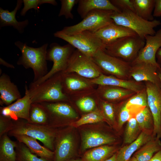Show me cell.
<instances>
[{"instance_id":"30","label":"cell","mask_w":161,"mask_h":161,"mask_svg":"<svg viewBox=\"0 0 161 161\" xmlns=\"http://www.w3.org/2000/svg\"><path fill=\"white\" fill-rule=\"evenodd\" d=\"M0 161H17V154L14 148L17 144L12 141L6 134L1 137Z\"/></svg>"},{"instance_id":"31","label":"cell","mask_w":161,"mask_h":161,"mask_svg":"<svg viewBox=\"0 0 161 161\" xmlns=\"http://www.w3.org/2000/svg\"><path fill=\"white\" fill-rule=\"evenodd\" d=\"M135 13L143 19L154 20L153 12L155 0H132Z\"/></svg>"},{"instance_id":"29","label":"cell","mask_w":161,"mask_h":161,"mask_svg":"<svg viewBox=\"0 0 161 161\" xmlns=\"http://www.w3.org/2000/svg\"><path fill=\"white\" fill-rule=\"evenodd\" d=\"M126 106L132 117L147 106V94L146 88L136 93L126 100Z\"/></svg>"},{"instance_id":"16","label":"cell","mask_w":161,"mask_h":161,"mask_svg":"<svg viewBox=\"0 0 161 161\" xmlns=\"http://www.w3.org/2000/svg\"><path fill=\"white\" fill-rule=\"evenodd\" d=\"M92 84L108 85L117 86L128 89L136 93L139 92L145 88V84L133 80H124L112 75L101 74L98 77L90 79Z\"/></svg>"},{"instance_id":"5","label":"cell","mask_w":161,"mask_h":161,"mask_svg":"<svg viewBox=\"0 0 161 161\" xmlns=\"http://www.w3.org/2000/svg\"><path fill=\"white\" fill-rule=\"evenodd\" d=\"M114 12L109 10H92L80 22L75 25L65 27L60 31L67 35L76 34L85 31L95 32L113 22L111 16Z\"/></svg>"},{"instance_id":"1","label":"cell","mask_w":161,"mask_h":161,"mask_svg":"<svg viewBox=\"0 0 161 161\" xmlns=\"http://www.w3.org/2000/svg\"><path fill=\"white\" fill-rule=\"evenodd\" d=\"M28 90L32 103L65 102L69 100L63 90L62 72L54 75L38 85L30 84Z\"/></svg>"},{"instance_id":"22","label":"cell","mask_w":161,"mask_h":161,"mask_svg":"<svg viewBox=\"0 0 161 161\" xmlns=\"http://www.w3.org/2000/svg\"><path fill=\"white\" fill-rule=\"evenodd\" d=\"M23 1L18 0L14 9L10 12L7 10L0 8V27L11 26L18 30L20 33H23L24 29L29 24V21L26 19L23 21H18L16 18V14L21 7Z\"/></svg>"},{"instance_id":"14","label":"cell","mask_w":161,"mask_h":161,"mask_svg":"<svg viewBox=\"0 0 161 161\" xmlns=\"http://www.w3.org/2000/svg\"><path fill=\"white\" fill-rule=\"evenodd\" d=\"M159 68L144 62L131 64L129 71L130 78L139 82H149L161 88L157 70Z\"/></svg>"},{"instance_id":"11","label":"cell","mask_w":161,"mask_h":161,"mask_svg":"<svg viewBox=\"0 0 161 161\" xmlns=\"http://www.w3.org/2000/svg\"><path fill=\"white\" fill-rule=\"evenodd\" d=\"M148 106L153 116L154 137L161 138V88L149 82H145Z\"/></svg>"},{"instance_id":"36","label":"cell","mask_w":161,"mask_h":161,"mask_svg":"<svg viewBox=\"0 0 161 161\" xmlns=\"http://www.w3.org/2000/svg\"><path fill=\"white\" fill-rule=\"evenodd\" d=\"M24 6L20 12L22 16H24L30 9H34L39 12V6L48 3L56 6L57 3L55 0H23Z\"/></svg>"},{"instance_id":"37","label":"cell","mask_w":161,"mask_h":161,"mask_svg":"<svg viewBox=\"0 0 161 161\" xmlns=\"http://www.w3.org/2000/svg\"><path fill=\"white\" fill-rule=\"evenodd\" d=\"M101 106L105 120L110 123H114L116 120V109L114 104L101 100Z\"/></svg>"},{"instance_id":"2","label":"cell","mask_w":161,"mask_h":161,"mask_svg":"<svg viewBox=\"0 0 161 161\" xmlns=\"http://www.w3.org/2000/svg\"><path fill=\"white\" fill-rule=\"evenodd\" d=\"M15 45L20 50L21 56L17 64L23 66L25 69H32L34 77L33 82L44 76L48 72L46 59L47 43L38 48L28 46L20 41L15 43Z\"/></svg>"},{"instance_id":"50","label":"cell","mask_w":161,"mask_h":161,"mask_svg":"<svg viewBox=\"0 0 161 161\" xmlns=\"http://www.w3.org/2000/svg\"><path fill=\"white\" fill-rule=\"evenodd\" d=\"M128 161H138V160L134 156H133L130 158Z\"/></svg>"},{"instance_id":"40","label":"cell","mask_w":161,"mask_h":161,"mask_svg":"<svg viewBox=\"0 0 161 161\" xmlns=\"http://www.w3.org/2000/svg\"><path fill=\"white\" fill-rule=\"evenodd\" d=\"M76 103L80 110L89 113L94 110L96 106L95 100L89 96L81 97L77 100Z\"/></svg>"},{"instance_id":"46","label":"cell","mask_w":161,"mask_h":161,"mask_svg":"<svg viewBox=\"0 0 161 161\" xmlns=\"http://www.w3.org/2000/svg\"><path fill=\"white\" fill-rule=\"evenodd\" d=\"M0 64L8 68H15V67L13 65L7 63L1 58H0Z\"/></svg>"},{"instance_id":"42","label":"cell","mask_w":161,"mask_h":161,"mask_svg":"<svg viewBox=\"0 0 161 161\" xmlns=\"http://www.w3.org/2000/svg\"><path fill=\"white\" fill-rule=\"evenodd\" d=\"M10 119L0 116V137L4 134L9 131L13 126Z\"/></svg>"},{"instance_id":"10","label":"cell","mask_w":161,"mask_h":161,"mask_svg":"<svg viewBox=\"0 0 161 161\" xmlns=\"http://www.w3.org/2000/svg\"><path fill=\"white\" fill-rule=\"evenodd\" d=\"M64 73H75L82 77L92 79L103 72L95 62L77 49L74 50L69 59Z\"/></svg>"},{"instance_id":"44","label":"cell","mask_w":161,"mask_h":161,"mask_svg":"<svg viewBox=\"0 0 161 161\" xmlns=\"http://www.w3.org/2000/svg\"><path fill=\"white\" fill-rule=\"evenodd\" d=\"M148 161H161V150L156 153Z\"/></svg>"},{"instance_id":"23","label":"cell","mask_w":161,"mask_h":161,"mask_svg":"<svg viewBox=\"0 0 161 161\" xmlns=\"http://www.w3.org/2000/svg\"><path fill=\"white\" fill-rule=\"evenodd\" d=\"M77 11L82 18L90 11L96 10L121 11L109 0H79Z\"/></svg>"},{"instance_id":"47","label":"cell","mask_w":161,"mask_h":161,"mask_svg":"<svg viewBox=\"0 0 161 161\" xmlns=\"http://www.w3.org/2000/svg\"><path fill=\"white\" fill-rule=\"evenodd\" d=\"M105 161H117V160L116 153H115L111 157Z\"/></svg>"},{"instance_id":"33","label":"cell","mask_w":161,"mask_h":161,"mask_svg":"<svg viewBox=\"0 0 161 161\" xmlns=\"http://www.w3.org/2000/svg\"><path fill=\"white\" fill-rule=\"evenodd\" d=\"M142 131L135 117L127 121L125 131L123 143L128 145L134 141L139 137Z\"/></svg>"},{"instance_id":"4","label":"cell","mask_w":161,"mask_h":161,"mask_svg":"<svg viewBox=\"0 0 161 161\" xmlns=\"http://www.w3.org/2000/svg\"><path fill=\"white\" fill-rule=\"evenodd\" d=\"M145 43V40L138 35L126 36L106 45L103 51L110 55L131 63Z\"/></svg>"},{"instance_id":"21","label":"cell","mask_w":161,"mask_h":161,"mask_svg":"<svg viewBox=\"0 0 161 161\" xmlns=\"http://www.w3.org/2000/svg\"><path fill=\"white\" fill-rule=\"evenodd\" d=\"M40 103L46 111L48 120L52 117L75 119L78 115L72 108L65 102H43Z\"/></svg>"},{"instance_id":"24","label":"cell","mask_w":161,"mask_h":161,"mask_svg":"<svg viewBox=\"0 0 161 161\" xmlns=\"http://www.w3.org/2000/svg\"><path fill=\"white\" fill-rule=\"evenodd\" d=\"M153 137L152 134L142 131L134 141L124 146L116 153L117 161H128L134 153Z\"/></svg>"},{"instance_id":"27","label":"cell","mask_w":161,"mask_h":161,"mask_svg":"<svg viewBox=\"0 0 161 161\" xmlns=\"http://www.w3.org/2000/svg\"><path fill=\"white\" fill-rule=\"evenodd\" d=\"M116 151L114 146L102 145L87 151L82 159L83 161H105L115 153Z\"/></svg>"},{"instance_id":"45","label":"cell","mask_w":161,"mask_h":161,"mask_svg":"<svg viewBox=\"0 0 161 161\" xmlns=\"http://www.w3.org/2000/svg\"><path fill=\"white\" fill-rule=\"evenodd\" d=\"M156 59L160 68H161V47L157 52L156 54Z\"/></svg>"},{"instance_id":"20","label":"cell","mask_w":161,"mask_h":161,"mask_svg":"<svg viewBox=\"0 0 161 161\" xmlns=\"http://www.w3.org/2000/svg\"><path fill=\"white\" fill-rule=\"evenodd\" d=\"M113 137L108 134L94 131L84 132L82 137L83 151L100 146L108 145L115 141Z\"/></svg>"},{"instance_id":"35","label":"cell","mask_w":161,"mask_h":161,"mask_svg":"<svg viewBox=\"0 0 161 161\" xmlns=\"http://www.w3.org/2000/svg\"><path fill=\"white\" fill-rule=\"evenodd\" d=\"M17 161H52L42 157H38L32 153L26 146L22 145L16 152Z\"/></svg>"},{"instance_id":"49","label":"cell","mask_w":161,"mask_h":161,"mask_svg":"<svg viewBox=\"0 0 161 161\" xmlns=\"http://www.w3.org/2000/svg\"><path fill=\"white\" fill-rule=\"evenodd\" d=\"M67 161H83L82 159H70Z\"/></svg>"},{"instance_id":"18","label":"cell","mask_w":161,"mask_h":161,"mask_svg":"<svg viewBox=\"0 0 161 161\" xmlns=\"http://www.w3.org/2000/svg\"><path fill=\"white\" fill-rule=\"evenodd\" d=\"M74 138L67 133L59 137L57 142L53 161H67L71 159L75 153Z\"/></svg>"},{"instance_id":"15","label":"cell","mask_w":161,"mask_h":161,"mask_svg":"<svg viewBox=\"0 0 161 161\" xmlns=\"http://www.w3.org/2000/svg\"><path fill=\"white\" fill-rule=\"evenodd\" d=\"M105 46L120 38L137 35L134 31L114 22L94 32Z\"/></svg>"},{"instance_id":"9","label":"cell","mask_w":161,"mask_h":161,"mask_svg":"<svg viewBox=\"0 0 161 161\" xmlns=\"http://www.w3.org/2000/svg\"><path fill=\"white\" fill-rule=\"evenodd\" d=\"M13 125L9 133L11 136L25 135L38 140L45 147L52 151L54 149L55 132L47 125H40L27 122H19Z\"/></svg>"},{"instance_id":"39","label":"cell","mask_w":161,"mask_h":161,"mask_svg":"<svg viewBox=\"0 0 161 161\" xmlns=\"http://www.w3.org/2000/svg\"><path fill=\"white\" fill-rule=\"evenodd\" d=\"M78 0H61V6L58 16H64L66 19H73L74 16L71 11L75 6L78 3Z\"/></svg>"},{"instance_id":"6","label":"cell","mask_w":161,"mask_h":161,"mask_svg":"<svg viewBox=\"0 0 161 161\" xmlns=\"http://www.w3.org/2000/svg\"><path fill=\"white\" fill-rule=\"evenodd\" d=\"M55 37L68 43L87 56L91 58L98 50H104L105 45L94 32L85 31L76 34L67 35L61 31L55 32Z\"/></svg>"},{"instance_id":"7","label":"cell","mask_w":161,"mask_h":161,"mask_svg":"<svg viewBox=\"0 0 161 161\" xmlns=\"http://www.w3.org/2000/svg\"><path fill=\"white\" fill-rule=\"evenodd\" d=\"M49 47L47 51L46 59L47 61L53 62L52 66L44 76L35 82H32L30 83L32 85H38L56 74L63 72L67 67L75 48L69 44L61 46L53 43Z\"/></svg>"},{"instance_id":"17","label":"cell","mask_w":161,"mask_h":161,"mask_svg":"<svg viewBox=\"0 0 161 161\" xmlns=\"http://www.w3.org/2000/svg\"><path fill=\"white\" fill-rule=\"evenodd\" d=\"M97 94L100 100L110 103L121 102L136 93L125 88L108 85H99Z\"/></svg>"},{"instance_id":"26","label":"cell","mask_w":161,"mask_h":161,"mask_svg":"<svg viewBox=\"0 0 161 161\" xmlns=\"http://www.w3.org/2000/svg\"><path fill=\"white\" fill-rule=\"evenodd\" d=\"M14 137L19 143L25 144L32 153L41 157L53 161L54 152L40 145L36 139L25 135Z\"/></svg>"},{"instance_id":"3","label":"cell","mask_w":161,"mask_h":161,"mask_svg":"<svg viewBox=\"0 0 161 161\" xmlns=\"http://www.w3.org/2000/svg\"><path fill=\"white\" fill-rule=\"evenodd\" d=\"M111 18L114 23L129 29L144 40L147 35H154L156 33L154 28L161 24L159 20H146L130 10L114 11Z\"/></svg>"},{"instance_id":"48","label":"cell","mask_w":161,"mask_h":161,"mask_svg":"<svg viewBox=\"0 0 161 161\" xmlns=\"http://www.w3.org/2000/svg\"><path fill=\"white\" fill-rule=\"evenodd\" d=\"M158 75L160 80V82L161 85V68H159L157 70Z\"/></svg>"},{"instance_id":"34","label":"cell","mask_w":161,"mask_h":161,"mask_svg":"<svg viewBox=\"0 0 161 161\" xmlns=\"http://www.w3.org/2000/svg\"><path fill=\"white\" fill-rule=\"evenodd\" d=\"M105 120L101 110H95L83 115L76 121L71 123V126L77 127L82 125L98 123Z\"/></svg>"},{"instance_id":"38","label":"cell","mask_w":161,"mask_h":161,"mask_svg":"<svg viewBox=\"0 0 161 161\" xmlns=\"http://www.w3.org/2000/svg\"><path fill=\"white\" fill-rule=\"evenodd\" d=\"M120 103L117 110V124L118 128H121L123 124L132 117L131 114L126 106V100Z\"/></svg>"},{"instance_id":"13","label":"cell","mask_w":161,"mask_h":161,"mask_svg":"<svg viewBox=\"0 0 161 161\" xmlns=\"http://www.w3.org/2000/svg\"><path fill=\"white\" fill-rule=\"evenodd\" d=\"M145 44L135 60L131 63L144 62L160 68L156 59V54L161 47V29L154 35H147L145 38Z\"/></svg>"},{"instance_id":"19","label":"cell","mask_w":161,"mask_h":161,"mask_svg":"<svg viewBox=\"0 0 161 161\" xmlns=\"http://www.w3.org/2000/svg\"><path fill=\"white\" fill-rule=\"evenodd\" d=\"M0 103L7 106L21 97L17 86L5 73L2 74L0 77Z\"/></svg>"},{"instance_id":"25","label":"cell","mask_w":161,"mask_h":161,"mask_svg":"<svg viewBox=\"0 0 161 161\" xmlns=\"http://www.w3.org/2000/svg\"><path fill=\"white\" fill-rule=\"evenodd\" d=\"M62 81L64 92L68 97L69 95L73 92L87 89L92 84L89 80H86L82 78L73 76L72 73H62Z\"/></svg>"},{"instance_id":"32","label":"cell","mask_w":161,"mask_h":161,"mask_svg":"<svg viewBox=\"0 0 161 161\" xmlns=\"http://www.w3.org/2000/svg\"><path fill=\"white\" fill-rule=\"evenodd\" d=\"M135 117L142 131L153 135L154 129L153 119L148 106L138 112Z\"/></svg>"},{"instance_id":"28","label":"cell","mask_w":161,"mask_h":161,"mask_svg":"<svg viewBox=\"0 0 161 161\" xmlns=\"http://www.w3.org/2000/svg\"><path fill=\"white\" fill-rule=\"evenodd\" d=\"M160 139L153 137L142 146L134 154L138 161H148L154 154L161 150Z\"/></svg>"},{"instance_id":"41","label":"cell","mask_w":161,"mask_h":161,"mask_svg":"<svg viewBox=\"0 0 161 161\" xmlns=\"http://www.w3.org/2000/svg\"><path fill=\"white\" fill-rule=\"evenodd\" d=\"M110 1L121 12L130 10L135 13L132 0H111Z\"/></svg>"},{"instance_id":"8","label":"cell","mask_w":161,"mask_h":161,"mask_svg":"<svg viewBox=\"0 0 161 161\" xmlns=\"http://www.w3.org/2000/svg\"><path fill=\"white\" fill-rule=\"evenodd\" d=\"M91 58L103 72L123 79H131V63L110 55L102 50H98Z\"/></svg>"},{"instance_id":"43","label":"cell","mask_w":161,"mask_h":161,"mask_svg":"<svg viewBox=\"0 0 161 161\" xmlns=\"http://www.w3.org/2000/svg\"><path fill=\"white\" fill-rule=\"evenodd\" d=\"M153 16L155 17L161 16V0H155Z\"/></svg>"},{"instance_id":"12","label":"cell","mask_w":161,"mask_h":161,"mask_svg":"<svg viewBox=\"0 0 161 161\" xmlns=\"http://www.w3.org/2000/svg\"><path fill=\"white\" fill-rule=\"evenodd\" d=\"M23 97L13 103L0 108V115L16 121L21 118L30 123V111L32 103L27 85Z\"/></svg>"}]
</instances>
